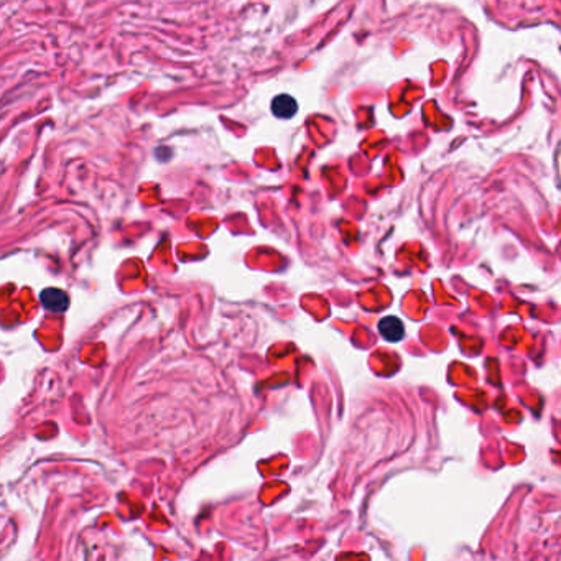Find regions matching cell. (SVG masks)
Instances as JSON below:
<instances>
[{"label":"cell","instance_id":"6da1fadb","mask_svg":"<svg viewBox=\"0 0 561 561\" xmlns=\"http://www.w3.org/2000/svg\"><path fill=\"white\" fill-rule=\"evenodd\" d=\"M40 301L45 310L53 313H63L70 306V297L60 288H45L40 293Z\"/></svg>","mask_w":561,"mask_h":561},{"label":"cell","instance_id":"7a4b0ae2","mask_svg":"<svg viewBox=\"0 0 561 561\" xmlns=\"http://www.w3.org/2000/svg\"><path fill=\"white\" fill-rule=\"evenodd\" d=\"M270 111L278 119H292L298 112V103L290 94H278L270 103Z\"/></svg>","mask_w":561,"mask_h":561},{"label":"cell","instance_id":"3957f363","mask_svg":"<svg viewBox=\"0 0 561 561\" xmlns=\"http://www.w3.org/2000/svg\"><path fill=\"white\" fill-rule=\"evenodd\" d=\"M379 332L389 343H399L405 335V326L402 319L396 318V316H385L379 321Z\"/></svg>","mask_w":561,"mask_h":561}]
</instances>
